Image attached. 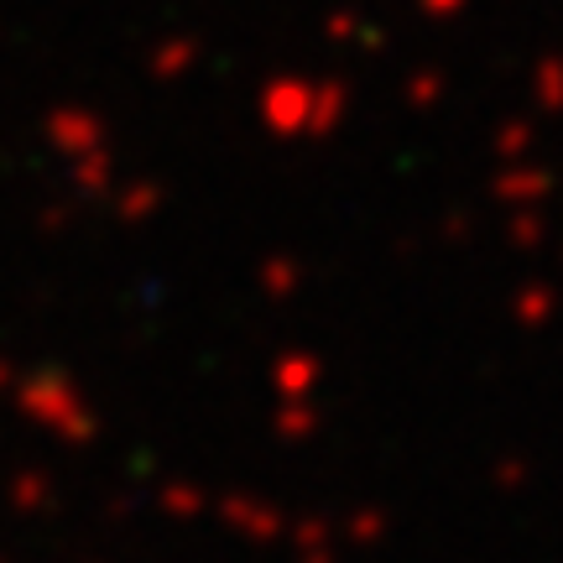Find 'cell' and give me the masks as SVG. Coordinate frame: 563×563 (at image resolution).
Masks as SVG:
<instances>
[{
	"label": "cell",
	"mask_w": 563,
	"mask_h": 563,
	"mask_svg": "<svg viewBox=\"0 0 563 563\" xmlns=\"http://www.w3.org/2000/svg\"><path fill=\"white\" fill-rule=\"evenodd\" d=\"M538 100L548 104V110H559L563 104V63L548 58L543 68H538Z\"/></svg>",
	"instance_id": "6da1fadb"
},
{
	"label": "cell",
	"mask_w": 563,
	"mask_h": 563,
	"mask_svg": "<svg viewBox=\"0 0 563 563\" xmlns=\"http://www.w3.org/2000/svg\"><path fill=\"white\" fill-rule=\"evenodd\" d=\"M543 188H548L543 173H517V178H506V183H501V194H506L511 203H522V209H527L532 199H538Z\"/></svg>",
	"instance_id": "7a4b0ae2"
},
{
	"label": "cell",
	"mask_w": 563,
	"mask_h": 563,
	"mask_svg": "<svg viewBox=\"0 0 563 563\" xmlns=\"http://www.w3.org/2000/svg\"><path fill=\"white\" fill-rule=\"evenodd\" d=\"M548 308H553V298H548V287H527V298H522V319H527V323H538V319H548Z\"/></svg>",
	"instance_id": "3957f363"
},
{
	"label": "cell",
	"mask_w": 563,
	"mask_h": 563,
	"mask_svg": "<svg viewBox=\"0 0 563 563\" xmlns=\"http://www.w3.org/2000/svg\"><path fill=\"white\" fill-rule=\"evenodd\" d=\"M433 95H439V79H433V74H422V79H412V100H433Z\"/></svg>",
	"instance_id": "277c9868"
},
{
	"label": "cell",
	"mask_w": 563,
	"mask_h": 563,
	"mask_svg": "<svg viewBox=\"0 0 563 563\" xmlns=\"http://www.w3.org/2000/svg\"><path fill=\"white\" fill-rule=\"evenodd\" d=\"M501 146H506V152H522V146H527V131H522V125H511V131L501 136Z\"/></svg>",
	"instance_id": "5b68a950"
},
{
	"label": "cell",
	"mask_w": 563,
	"mask_h": 563,
	"mask_svg": "<svg viewBox=\"0 0 563 563\" xmlns=\"http://www.w3.org/2000/svg\"><path fill=\"white\" fill-rule=\"evenodd\" d=\"M517 241H522V245H527V241H538V214H527V220L517 224Z\"/></svg>",
	"instance_id": "8992f818"
},
{
	"label": "cell",
	"mask_w": 563,
	"mask_h": 563,
	"mask_svg": "<svg viewBox=\"0 0 563 563\" xmlns=\"http://www.w3.org/2000/svg\"><path fill=\"white\" fill-rule=\"evenodd\" d=\"M464 0H428V11H460Z\"/></svg>",
	"instance_id": "52a82bcc"
}]
</instances>
